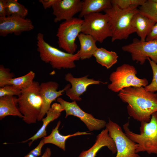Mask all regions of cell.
I'll list each match as a JSON object with an SVG mask.
<instances>
[{"label":"cell","mask_w":157,"mask_h":157,"mask_svg":"<svg viewBox=\"0 0 157 157\" xmlns=\"http://www.w3.org/2000/svg\"><path fill=\"white\" fill-rule=\"evenodd\" d=\"M118 96L127 103L129 116L140 122H149L157 112V93L146 91L143 87H129L121 90Z\"/></svg>","instance_id":"6da1fadb"},{"label":"cell","mask_w":157,"mask_h":157,"mask_svg":"<svg viewBox=\"0 0 157 157\" xmlns=\"http://www.w3.org/2000/svg\"><path fill=\"white\" fill-rule=\"evenodd\" d=\"M137 6H133L122 9L112 4L110 8L104 12L108 17L112 36L111 41L127 39L129 35L136 32L131 24L133 16L139 12Z\"/></svg>","instance_id":"7a4b0ae2"},{"label":"cell","mask_w":157,"mask_h":157,"mask_svg":"<svg viewBox=\"0 0 157 157\" xmlns=\"http://www.w3.org/2000/svg\"><path fill=\"white\" fill-rule=\"evenodd\" d=\"M44 38L43 33L37 34V50L42 61L50 64L53 68L58 69L76 67L75 61L80 59L78 51L74 54L63 51L49 44Z\"/></svg>","instance_id":"3957f363"},{"label":"cell","mask_w":157,"mask_h":157,"mask_svg":"<svg viewBox=\"0 0 157 157\" xmlns=\"http://www.w3.org/2000/svg\"><path fill=\"white\" fill-rule=\"evenodd\" d=\"M129 122L123 125L124 133L131 140L138 144L136 152H146L149 154H157V112L152 114L148 122H140L139 134L129 128Z\"/></svg>","instance_id":"277c9868"},{"label":"cell","mask_w":157,"mask_h":157,"mask_svg":"<svg viewBox=\"0 0 157 157\" xmlns=\"http://www.w3.org/2000/svg\"><path fill=\"white\" fill-rule=\"evenodd\" d=\"M40 85L38 82L34 81L28 87L22 90L17 97L18 107L23 116L22 120L28 124L36 123L40 113L42 101Z\"/></svg>","instance_id":"5b68a950"},{"label":"cell","mask_w":157,"mask_h":157,"mask_svg":"<svg viewBox=\"0 0 157 157\" xmlns=\"http://www.w3.org/2000/svg\"><path fill=\"white\" fill-rule=\"evenodd\" d=\"M137 74V71L133 65L122 64L110 75L109 79L111 83L108 85V88L114 92H117L126 87H144L148 85L147 79L138 78Z\"/></svg>","instance_id":"8992f818"},{"label":"cell","mask_w":157,"mask_h":157,"mask_svg":"<svg viewBox=\"0 0 157 157\" xmlns=\"http://www.w3.org/2000/svg\"><path fill=\"white\" fill-rule=\"evenodd\" d=\"M83 19L74 17L60 24L56 34L59 47L66 52L74 54L77 48L75 40L81 33Z\"/></svg>","instance_id":"52a82bcc"},{"label":"cell","mask_w":157,"mask_h":157,"mask_svg":"<svg viewBox=\"0 0 157 157\" xmlns=\"http://www.w3.org/2000/svg\"><path fill=\"white\" fill-rule=\"evenodd\" d=\"M81 33L92 36L101 43L112 36L108 19L106 14L94 13L83 17Z\"/></svg>","instance_id":"ba28073f"},{"label":"cell","mask_w":157,"mask_h":157,"mask_svg":"<svg viewBox=\"0 0 157 157\" xmlns=\"http://www.w3.org/2000/svg\"><path fill=\"white\" fill-rule=\"evenodd\" d=\"M106 127L116 146L115 157H140L136 152L138 144L130 139L118 124L109 119Z\"/></svg>","instance_id":"9c48e42d"},{"label":"cell","mask_w":157,"mask_h":157,"mask_svg":"<svg viewBox=\"0 0 157 157\" xmlns=\"http://www.w3.org/2000/svg\"><path fill=\"white\" fill-rule=\"evenodd\" d=\"M122 49L130 53L132 60L141 65L148 58L157 64V40L142 41L134 38L131 43L123 46Z\"/></svg>","instance_id":"30bf717a"},{"label":"cell","mask_w":157,"mask_h":157,"mask_svg":"<svg viewBox=\"0 0 157 157\" xmlns=\"http://www.w3.org/2000/svg\"><path fill=\"white\" fill-rule=\"evenodd\" d=\"M56 100L65 112V118L70 115L77 117L85 124L90 131L99 130L106 127L107 123L105 121L96 118L92 114L85 112L80 107L76 101L69 102L60 97Z\"/></svg>","instance_id":"8fae6325"},{"label":"cell","mask_w":157,"mask_h":157,"mask_svg":"<svg viewBox=\"0 0 157 157\" xmlns=\"http://www.w3.org/2000/svg\"><path fill=\"white\" fill-rule=\"evenodd\" d=\"M34 28L30 19L11 16L0 17V35L6 37L10 34L19 35L24 32L28 31Z\"/></svg>","instance_id":"7c38bea8"},{"label":"cell","mask_w":157,"mask_h":157,"mask_svg":"<svg viewBox=\"0 0 157 157\" xmlns=\"http://www.w3.org/2000/svg\"><path fill=\"white\" fill-rule=\"evenodd\" d=\"M68 84L62 90L58 91L59 84L52 81L42 82L40 85V93L42 102L41 111L38 121H41L51 107L54 101L62 95L66 90L70 88Z\"/></svg>","instance_id":"4fadbf2b"},{"label":"cell","mask_w":157,"mask_h":157,"mask_svg":"<svg viewBox=\"0 0 157 157\" xmlns=\"http://www.w3.org/2000/svg\"><path fill=\"white\" fill-rule=\"evenodd\" d=\"M88 75L79 78H75L71 73H68L65 75V80L71 84L72 87L66 91V94L73 101H81L82 99L80 96L85 92L88 87L91 85H99L101 83L106 84L93 78H88Z\"/></svg>","instance_id":"5bb4252c"},{"label":"cell","mask_w":157,"mask_h":157,"mask_svg":"<svg viewBox=\"0 0 157 157\" xmlns=\"http://www.w3.org/2000/svg\"><path fill=\"white\" fill-rule=\"evenodd\" d=\"M83 1L80 0H59L52 7V14L55 16L54 22L62 20H68L81 10Z\"/></svg>","instance_id":"9a60e30c"},{"label":"cell","mask_w":157,"mask_h":157,"mask_svg":"<svg viewBox=\"0 0 157 157\" xmlns=\"http://www.w3.org/2000/svg\"><path fill=\"white\" fill-rule=\"evenodd\" d=\"M104 147H107L113 154L117 152L115 142L106 128L97 136L93 145L88 150L82 151L78 157H95L98 151Z\"/></svg>","instance_id":"2e32d148"},{"label":"cell","mask_w":157,"mask_h":157,"mask_svg":"<svg viewBox=\"0 0 157 157\" xmlns=\"http://www.w3.org/2000/svg\"><path fill=\"white\" fill-rule=\"evenodd\" d=\"M64 110L60 103H53L47 112L46 117L42 119V124L41 128L32 136L21 142L24 143L31 141L28 143V146L30 147L35 140L46 136L47 135L46 128L47 126L51 122L57 119L60 116L61 113Z\"/></svg>","instance_id":"e0dca14e"},{"label":"cell","mask_w":157,"mask_h":157,"mask_svg":"<svg viewBox=\"0 0 157 157\" xmlns=\"http://www.w3.org/2000/svg\"><path fill=\"white\" fill-rule=\"evenodd\" d=\"M61 124L60 121L57 122L56 126L53 129L51 133L48 136L42 139L44 144H51L55 145L65 151V142L66 140L71 137L82 135H91V133L87 132L77 131L73 134L63 135L59 132L58 128Z\"/></svg>","instance_id":"ac0fdd59"},{"label":"cell","mask_w":157,"mask_h":157,"mask_svg":"<svg viewBox=\"0 0 157 157\" xmlns=\"http://www.w3.org/2000/svg\"><path fill=\"white\" fill-rule=\"evenodd\" d=\"M156 23L139 12L133 16L131 20L132 25L135 29L136 33L142 41H145L147 36Z\"/></svg>","instance_id":"d6986e66"},{"label":"cell","mask_w":157,"mask_h":157,"mask_svg":"<svg viewBox=\"0 0 157 157\" xmlns=\"http://www.w3.org/2000/svg\"><path fill=\"white\" fill-rule=\"evenodd\" d=\"M11 115L22 118L17 104V97L15 96L0 97V119Z\"/></svg>","instance_id":"ffe728a7"},{"label":"cell","mask_w":157,"mask_h":157,"mask_svg":"<svg viewBox=\"0 0 157 157\" xmlns=\"http://www.w3.org/2000/svg\"><path fill=\"white\" fill-rule=\"evenodd\" d=\"M78 38L80 47L78 51L80 59H90L97 48V41L91 35L82 33L78 35Z\"/></svg>","instance_id":"44dd1931"},{"label":"cell","mask_w":157,"mask_h":157,"mask_svg":"<svg viewBox=\"0 0 157 157\" xmlns=\"http://www.w3.org/2000/svg\"><path fill=\"white\" fill-rule=\"evenodd\" d=\"M112 6L110 0H84L79 17L94 13H98L110 8Z\"/></svg>","instance_id":"7402d4cb"},{"label":"cell","mask_w":157,"mask_h":157,"mask_svg":"<svg viewBox=\"0 0 157 157\" xmlns=\"http://www.w3.org/2000/svg\"><path fill=\"white\" fill-rule=\"evenodd\" d=\"M93 56L97 63L107 69L110 68L117 63L118 57L116 52L107 50L102 47H97Z\"/></svg>","instance_id":"603a6c76"},{"label":"cell","mask_w":157,"mask_h":157,"mask_svg":"<svg viewBox=\"0 0 157 157\" xmlns=\"http://www.w3.org/2000/svg\"><path fill=\"white\" fill-rule=\"evenodd\" d=\"M6 16H18L25 18L28 14L27 8L17 0H6Z\"/></svg>","instance_id":"cb8c5ba5"},{"label":"cell","mask_w":157,"mask_h":157,"mask_svg":"<svg viewBox=\"0 0 157 157\" xmlns=\"http://www.w3.org/2000/svg\"><path fill=\"white\" fill-rule=\"evenodd\" d=\"M35 76V72L30 71L24 75L9 80L6 82V85H13L22 90L28 87L33 83Z\"/></svg>","instance_id":"d4e9b609"},{"label":"cell","mask_w":157,"mask_h":157,"mask_svg":"<svg viewBox=\"0 0 157 157\" xmlns=\"http://www.w3.org/2000/svg\"><path fill=\"white\" fill-rule=\"evenodd\" d=\"M138 8L140 13L156 23L157 22V3L153 0H146Z\"/></svg>","instance_id":"484cf974"},{"label":"cell","mask_w":157,"mask_h":157,"mask_svg":"<svg viewBox=\"0 0 157 157\" xmlns=\"http://www.w3.org/2000/svg\"><path fill=\"white\" fill-rule=\"evenodd\" d=\"M147 60L149 61L152 69L153 78L151 83L144 87L146 91L154 92L157 91V64L149 58H148Z\"/></svg>","instance_id":"4316f807"},{"label":"cell","mask_w":157,"mask_h":157,"mask_svg":"<svg viewBox=\"0 0 157 157\" xmlns=\"http://www.w3.org/2000/svg\"><path fill=\"white\" fill-rule=\"evenodd\" d=\"M22 90L15 86L10 85H6L0 88V97L5 96H19Z\"/></svg>","instance_id":"83f0119b"},{"label":"cell","mask_w":157,"mask_h":157,"mask_svg":"<svg viewBox=\"0 0 157 157\" xmlns=\"http://www.w3.org/2000/svg\"><path fill=\"white\" fill-rule=\"evenodd\" d=\"M146 0H111L112 4L117 5L121 8L124 9L133 6H138L142 5Z\"/></svg>","instance_id":"f1b7e54d"},{"label":"cell","mask_w":157,"mask_h":157,"mask_svg":"<svg viewBox=\"0 0 157 157\" xmlns=\"http://www.w3.org/2000/svg\"><path fill=\"white\" fill-rule=\"evenodd\" d=\"M14 73L11 72L10 69L4 67L2 65H0V87L6 85V82L13 78Z\"/></svg>","instance_id":"f546056e"},{"label":"cell","mask_w":157,"mask_h":157,"mask_svg":"<svg viewBox=\"0 0 157 157\" xmlns=\"http://www.w3.org/2000/svg\"><path fill=\"white\" fill-rule=\"evenodd\" d=\"M44 144L43 140H41L37 147L30 151L24 157H39L41 155L42 148Z\"/></svg>","instance_id":"4dcf8cb0"},{"label":"cell","mask_w":157,"mask_h":157,"mask_svg":"<svg viewBox=\"0 0 157 157\" xmlns=\"http://www.w3.org/2000/svg\"><path fill=\"white\" fill-rule=\"evenodd\" d=\"M157 40V22L153 26L150 32L147 36L145 41Z\"/></svg>","instance_id":"1f68e13d"},{"label":"cell","mask_w":157,"mask_h":157,"mask_svg":"<svg viewBox=\"0 0 157 157\" xmlns=\"http://www.w3.org/2000/svg\"><path fill=\"white\" fill-rule=\"evenodd\" d=\"M59 0H39V1L42 4L44 9L52 7Z\"/></svg>","instance_id":"d6a6232c"},{"label":"cell","mask_w":157,"mask_h":157,"mask_svg":"<svg viewBox=\"0 0 157 157\" xmlns=\"http://www.w3.org/2000/svg\"><path fill=\"white\" fill-rule=\"evenodd\" d=\"M6 0H0V17H4L6 16Z\"/></svg>","instance_id":"836d02e7"},{"label":"cell","mask_w":157,"mask_h":157,"mask_svg":"<svg viewBox=\"0 0 157 157\" xmlns=\"http://www.w3.org/2000/svg\"><path fill=\"white\" fill-rule=\"evenodd\" d=\"M51 151L50 148L47 147L43 154L40 157H51Z\"/></svg>","instance_id":"e575fe53"},{"label":"cell","mask_w":157,"mask_h":157,"mask_svg":"<svg viewBox=\"0 0 157 157\" xmlns=\"http://www.w3.org/2000/svg\"><path fill=\"white\" fill-rule=\"evenodd\" d=\"M153 1L157 3V0H153Z\"/></svg>","instance_id":"d590c367"}]
</instances>
